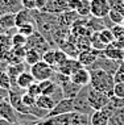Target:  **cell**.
I'll return each mask as SVG.
<instances>
[{
	"mask_svg": "<svg viewBox=\"0 0 124 125\" xmlns=\"http://www.w3.org/2000/svg\"><path fill=\"white\" fill-rule=\"evenodd\" d=\"M91 80H90V86L92 88L102 91V92L108 94L110 96L113 95V87H115V79L113 75L108 74L107 71L102 69H91Z\"/></svg>",
	"mask_w": 124,
	"mask_h": 125,
	"instance_id": "obj_1",
	"label": "cell"
},
{
	"mask_svg": "<svg viewBox=\"0 0 124 125\" xmlns=\"http://www.w3.org/2000/svg\"><path fill=\"white\" fill-rule=\"evenodd\" d=\"M89 88H90V84L82 87V90L79 91V94L73 99L75 112L87 115V116H90V115L94 112V109L91 108V105H90V103H89Z\"/></svg>",
	"mask_w": 124,
	"mask_h": 125,
	"instance_id": "obj_2",
	"label": "cell"
},
{
	"mask_svg": "<svg viewBox=\"0 0 124 125\" xmlns=\"http://www.w3.org/2000/svg\"><path fill=\"white\" fill-rule=\"evenodd\" d=\"M29 71H31V74L34 76L36 82H42V80L52 79L57 70L54 67H52L50 65H48L46 62H44V61H40L36 65L31 66Z\"/></svg>",
	"mask_w": 124,
	"mask_h": 125,
	"instance_id": "obj_3",
	"label": "cell"
},
{
	"mask_svg": "<svg viewBox=\"0 0 124 125\" xmlns=\"http://www.w3.org/2000/svg\"><path fill=\"white\" fill-rule=\"evenodd\" d=\"M110 99H111V96H110L108 94L98 91V90L92 88V87L90 86V88H89V103H90V105H91V108L94 111L103 109V108L110 103Z\"/></svg>",
	"mask_w": 124,
	"mask_h": 125,
	"instance_id": "obj_4",
	"label": "cell"
},
{
	"mask_svg": "<svg viewBox=\"0 0 124 125\" xmlns=\"http://www.w3.org/2000/svg\"><path fill=\"white\" fill-rule=\"evenodd\" d=\"M122 63L123 62H120V61H113V59L107 58L103 53H100L98 59L95 61V63H94L89 70H91V69H102V70H104V71H107L108 74H111V75H115L116 71L119 70V67L122 66Z\"/></svg>",
	"mask_w": 124,
	"mask_h": 125,
	"instance_id": "obj_5",
	"label": "cell"
},
{
	"mask_svg": "<svg viewBox=\"0 0 124 125\" xmlns=\"http://www.w3.org/2000/svg\"><path fill=\"white\" fill-rule=\"evenodd\" d=\"M50 46H52V45L49 43L48 40H46L45 37L38 32V30H36L32 36L28 37V41H26V46H25V48L26 49H36L37 52L44 54V53L48 52L49 49H52Z\"/></svg>",
	"mask_w": 124,
	"mask_h": 125,
	"instance_id": "obj_6",
	"label": "cell"
},
{
	"mask_svg": "<svg viewBox=\"0 0 124 125\" xmlns=\"http://www.w3.org/2000/svg\"><path fill=\"white\" fill-rule=\"evenodd\" d=\"M0 117L8 120L11 124H17L20 119V113L12 107L9 100L1 99L0 100Z\"/></svg>",
	"mask_w": 124,
	"mask_h": 125,
	"instance_id": "obj_7",
	"label": "cell"
},
{
	"mask_svg": "<svg viewBox=\"0 0 124 125\" xmlns=\"http://www.w3.org/2000/svg\"><path fill=\"white\" fill-rule=\"evenodd\" d=\"M91 16L98 19H104L111 11V4L108 0H90Z\"/></svg>",
	"mask_w": 124,
	"mask_h": 125,
	"instance_id": "obj_8",
	"label": "cell"
},
{
	"mask_svg": "<svg viewBox=\"0 0 124 125\" xmlns=\"http://www.w3.org/2000/svg\"><path fill=\"white\" fill-rule=\"evenodd\" d=\"M25 91H13V90H9V96H8V100L9 103L12 104V107L17 111L19 113H23V115H29V108L23 103V94Z\"/></svg>",
	"mask_w": 124,
	"mask_h": 125,
	"instance_id": "obj_9",
	"label": "cell"
},
{
	"mask_svg": "<svg viewBox=\"0 0 124 125\" xmlns=\"http://www.w3.org/2000/svg\"><path fill=\"white\" fill-rule=\"evenodd\" d=\"M102 53L100 50H96V49H90V50H83V52H79L78 57H77V59L81 62V65L83 67H86V69H90L94 63H95V61L98 59L99 54Z\"/></svg>",
	"mask_w": 124,
	"mask_h": 125,
	"instance_id": "obj_10",
	"label": "cell"
},
{
	"mask_svg": "<svg viewBox=\"0 0 124 125\" xmlns=\"http://www.w3.org/2000/svg\"><path fill=\"white\" fill-rule=\"evenodd\" d=\"M70 112H75L73 99H62L61 101H58V103L56 104V107L49 112L48 117L58 116V115H65V113H70Z\"/></svg>",
	"mask_w": 124,
	"mask_h": 125,
	"instance_id": "obj_11",
	"label": "cell"
},
{
	"mask_svg": "<svg viewBox=\"0 0 124 125\" xmlns=\"http://www.w3.org/2000/svg\"><path fill=\"white\" fill-rule=\"evenodd\" d=\"M70 79H71L74 83L85 87V86H89L90 84V80H91V73H90L89 69L82 67V69L77 70L75 73H73L71 75H70Z\"/></svg>",
	"mask_w": 124,
	"mask_h": 125,
	"instance_id": "obj_12",
	"label": "cell"
},
{
	"mask_svg": "<svg viewBox=\"0 0 124 125\" xmlns=\"http://www.w3.org/2000/svg\"><path fill=\"white\" fill-rule=\"evenodd\" d=\"M36 24V19H34V15H33V9H25V8H21L19 12H16V28L24 25V24Z\"/></svg>",
	"mask_w": 124,
	"mask_h": 125,
	"instance_id": "obj_13",
	"label": "cell"
},
{
	"mask_svg": "<svg viewBox=\"0 0 124 125\" xmlns=\"http://www.w3.org/2000/svg\"><path fill=\"white\" fill-rule=\"evenodd\" d=\"M26 63L25 62H20L16 63V65H8V69H7V73H8L9 78H11V88H15L16 86V79L21 73L26 71Z\"/></svg>",
	"mask_w": 124,
	"mask_h": 125,
	"instance_id": "obj_14",
	"label": "cell"
},
{
	"mask_svg": "<svg viewBox=\"0 0 124 125\" xmlns=\"http://www.w3.org/2000/svg\"><path fill=\"white\" fill-rule=\"evenodd\" d=\"M61 88H62L65 99H74V97L79 94V91L82 90V86L74 83L71 79H70V80H68V82L61 84Z\"/></svg>",
	"mask_w": 124,
	"mask_h": 125,
	"instance_id": "obj_15",
	"label": "cell"
},
{
	"mask_svg": "<svg viewBox=\"0 0 124 125\" xmlns=\"http://www.w3.org/2000/svg\"><path fill=\"white\" fill-rule=\"evenodd\" d=\"M82 67L83 66L81 65V62H79L77 58H69L62 66H59L58 69H57V71H59V73L65 74V75H69L70 76L73 73H75L77 70L82 69Z\"/></svg>",
	"mask_w": 124,
	"mask_h": 125,
	"instance_id": "obj_16",
	"label": "cell"
},
{
	"mask_svg": "<svg viewBox=\"0 0 124 125\" xmlns=\"http://www.w3.org/2000/svg\"><path fill=\"white\" fill-rule=\"evenodd\" d=\"M107 58L113 59V61H120V62H124V50L119 49L118 46H115L113 43L106 46L104 50L102 52Z\"/></svg>",
	"mask_w": 124,
	"mask_h": 125,
	"instance_id": "obj_17",
	"label": "cell"
},
{
	"mask_svg": "<svg viewBox=\"0 0 124 125\" xmlns=\"http://www.w3.org/2000/svg\"><path fill=\"white\" fill-rule=\"evenodd\" d=\"M34 82H36V79L31 74V71H24L17 76V79H16V86H17L19 88L26 91Z\"/></svg>",
	"mask_w": 124,
	"mask_h": 125,
	"instance_id": "obj_18",
	"label": "cell"
},
{
	"mask_svg": "<svg viewBox=\"0 0 124 125\" xmlns=\"http://www.w3.org/2000/svg\"><path fill=\"white\" fill-rule=\"evenodd\" d=\"M12 28H16V13L8 12L0 15V29L7 32Z\"/></svg>",
	"mask_w": 124,
	"mask_h": 125,
	"instance_id": "obj_19",
	"label": "cell"
},
{
	"mask_svg": "<svg viewBox=\"0 0 124 125\" xmlns=\"http://www.w3.org/2000/svg\"><path fill=\"white\" fill-rule=\"evenodd\" d=\"M108 121H110V116L103 109L94 111L90 115V123H91V125H108Z\"/></svg>",
	"mask_w": 124,
	"mask_h": 125,
	"instance_id": "obj_20",
	"label": "cell"
},
{
	"mask_svg": "<svg viewBox=\"0 0 124 125\" xmlns=\"http://www.w3.org/2000/svg\"><path fill=\"white\" fill-rule=\"evenodd\" d=\"M38 86H40L41 95H48V96H50V95H52V94L56 91V88L59 86V84H57L53 79H48V80L38 82Z\"/></svg>",
	"mask_w": 124,
	"mask_h": 125,
	"instance_id": "obj_21",
	"label": "cell"
},
{
	"mask_svg": "<svg viewBox=\"0 0 124 125\" xmlns=\"http://www.w3.org/2000/svg\"><path fill=\"white\" fill-rule=\"evenodd\" d=\"M36 105L50 112L56 107V101L48 95H40V96H37V100H36Z\"/></svg>",
	"mask_w": 124,
	"mask_h": 125,
	"instance_id": "obj_22",
	"label": "cell"
},
{
	"mask_svg": "<svg viewBox=\"0 0 124 125\" xmlns=\"http://www.w3.org/2000/svg\"><path fill=\"white\" fill-rule=\"evenodd\" d=\"M40 61H42V54L41 53L37 52L36 49H26L25 59H24V62L26 63V65L33 66L37 62H40Z\"/></svg>",
	"mask_w": 124,
	"mask_h": 125,
	"instance_id": "obj_23",
	"label": "cell"
},
{
	"mask_svg": "<svg viewBox=\"0 0 124 125\" xmlns=\"http://www.w3.org/2000/svg\"><path fill=\"white\" fill-rule=\"evenodd\" d=\"M108 125H124V107L115 109V112L110 117Z\"/></svg>",
	"mask_w": 124,
	"mask_h": 125,
	"instance_id": "obj_24",
	"label": "cell"
},
{
	"mask_svg": "<svg viewBox=\"0 0 124 125\" xmlns=\"http://www.w3.org/2000/svg\"><path fill=\"white\" fill-rule=\"evenodd\" d=\"M99 33V38H100V41L103 42V45L104 46H108V45H111V43L115 41V37H113V33H112V30L111 29H108V28H104V29H102Z\"/></svg>",
	"mask_w": 124,
	"mask_h": 125,
	"instance_id": "obj_25",
	"label": "cell"
},
{
	"mask_svg": "<svg viewBox=\"0 0 124 125\" xmlns=\"http://www.w3.org/2000/svg\"><path fill=\"white\" fill-rule=\"evenodd\" d=\"M75 12L78 13L81 17L90 16V15H91V5H90V0H81Z\"/></svg>",
	"mask_w": 124,
	"mask_h": 125,
	"instance_id": "obj_26",
	"label": "cell"
},
{
	"mask_svg": "<svg viewBox=\"0 0 124 125\" xmlns=\"http://www.w3.org/2000/svg\"><path fill=\"white\" fill-rule=\"evenodd\" d=\"M108 17L112 21L113 25H122L123 21H124V13L122 11L111 8V11H110V13H108Z\"/></svg>",
	"mask_w": 124,
	"mask_h": 125,
	"instance_id": "obj_27",
	"label": "cell"
},
{
	"mask_svg": "<svg viewBox=\"0 0 124 125\" xmlns=\"http://www.w3.org/2000/svg\"><path fill=\"white\" fill-rule=\"evenodd\" d=\"M26 41H28V37L23 36L21 33H16L12 36V48H25L26 46Z\"/></svg>",
	"mask_w": 124,
	"mask_h": 125,
	"instance_id": "obj_28",
	"label": "cell"
},
{
	"mask_svg": "<svg viewBox=\"0 0 124 125\" xmlns=\"http://www.w3.org/2000/svg\"><path fill=\"white\" fill-rule=\"evenodd\" d=\"M42 61L46 62L48 65H50L52 67H54L57 70V65H56V50L54 49H49L46 53L42 54Z\"/></svg>",
	"mask_w": 124,
	"mask_h": 125,
	"instance_id": "obj_29",
	"label": "cell"
},
{
	"mask_svg": "<svg viewBox=\"0 0 124 125\" xmlns=\"http://www.w3.org/2000/svg\"><path fill=\"white\" fill-rule=\"evenodd\" d=\"M17 32L21 33V34L25 36V37H29V36H32L33 33L36 32V24H32V22H29V24H24V25L19 26Z\"/></svg>",
	"mask_w": 124,
	"mask_h": 125,
	"instance_id": "obj_30",
	"label": "cell"
},
{
	"mask_svg": "<svg viewBox=\"0 0 124 125\" xmlns=\"http://www.w3.org/2000/svg\"><path fill=\"white\" fill-rule=\"evenodd\" d=\"M69 58L70 57L63 52L62 49H56V65H57V69H58L59 66H62Z\"/></svg>",
	"mask_w": 124,
	"mask_h": 125,
	"instance_id": "obj_31",
	"label": "cell"
},
{
	"mask_svg": "<svg viewBox=\"0 0 124 125\" xmlns=\"http://www.w3.org/2000/svg\"><path fill=\"white\" fill-rule=\"evenodd\" d=\"M0 48L11 50L12 49V37L7 33H0Z\"/></svg>",
	"mask_w": 124,
	"mask_h": 125,
	"instance_id": "obj_32",
	"label": "cell"
},
{
	"mask_svg": "<svg viewBox=\"0 0 124 125\" xmlns=\"http://www.w3.org/2000/svg\"><path fill=\"white\" fill-rule=\"evenodd\" d=\"M0 88L11 90V78L7 71H0Z\"/></svg>",
	"mask_w": 124,
	"mask_h": 125,
	"instance_id": "obj_33",
	"label": "cell"
},
{
	"mask_svg": "<svg viewBox=\"0 0 124 125\" xmlns=\"http://www.w3.org/2000/svg\"><path fill=\"white\" fill-rule=\"evenodd\" d=\"M36 100H37V97L33 96V95H31V94H28L26 91H25L24 94H23V103H24L28 108L36 105Z\"/></svg>",
	"mask_w": 124,
	"mask_h": 125,
	"instance_id": "obj_34",
	"label": "cell"
},
{
	"mask_svg": "<svg viewBox=\"0 0 124 125\" xmlns=\"http://www.w3.org/2000/svg\"><path fill=\"white\" fill-rule=\"evenodd\" d=\"M112 33H113V37L115 40H120V38H124V25H113L112 28Z\"/></svg>",
	"mask_w": 124,
	"mask_h": 125,
	"instance_id": "obj_35",
	"label": "cell"
},
{
	"mask_svg": "<svg viewBox=\"0 0 124 125\" xmlns=\"http://www.w3.org/2000/svg\"><path fill=\"white\" fill-rule=\"evenodd\" d=\"M110 104L113 107V108H122L124 107V99H122V97H118V96H115V95H112L111 96V99H110Z\"/></svg>",
	"mask_w": 124,
	"mask_h": 125,
	"instance_id": "obj_36",
	"label": "cell"
},
{
	"mask_svg": "<svg viewBox=\"0 0 124 125\" xmlns=\"http://www.w3.org/2000/svg\"><path fill=\"white\" fill-rule=\"evenodd\" d=\"M113 95L124 99V82L115 83V87H113Z\"/></svg>",
	"mask_w": 124,
	"mask_h": 125,
	"instance_id": "obj_37",
	"label": "cell"
},
{
	"mask_svg": "<svg viewBox=\"0 0 124 125\" xmlns=\"http://www.w3.org/2000/svg\"><path fill=\"white\" fill-rule=\"evenodd\" d=\"M26 92L28 94H31V95H33V96H40L41 95V91H40V86H38V82H34L32 84L31 87H29L28 90H26Z\"/></svg>",
	"mask_w": 124,
	"mask_h": 125,
	"instance_id": "obj_38",
	"label": "cell"
},
{
	"mask_svg": "<svg viewBox=\"0 0 124 125\" xmlns=\"http://www.w3.org/2000/svg\"><path fill=\"white\" fill-rule=\"evenodd\" d=\"M21 5L25 9H36V0H21Z\"/></svg>",
	"mask_w": 124,
	"mask_h": 125,
	"instance_id": "obj_39",
	"label": "cell"
},
{
	"mask_svg": "<svg viewBox=\"0 0 124 125\" xmlns=\"http://www.w3.org/2000/svg\"><path fill=\"white\" fill-rule=\"evenodd\" d=\"M9 55H11V50H7V49H1V48H0V61H1V62H7V63H8Z\"/></svg>",
	"mask_w": 124,
	"mask_h": 125,
	"instance_id": "obj_40",
	"label": "cell"
},
{
	"mask_svg": "<svg viewBox=\"0 0 124 125\" xmlns=\"http://www.w3.org/2000/svg\"><path fill=\"white\" fill-rule=\"evenodd\" d=\"M46 3H48V0H36V9L41 11L44 7L46 5Z\"/></svg>",
	"mask_w": 124,
	"mask_h": 125,
	"instance_id": "obj_41",
	"label": "cell"
},
{
	"mask_svg": "<svg viewBox=\"0 0 124 125\" xmlns=\"http://www.w3.org/2000/svg\"><path fill=\"white\" fill-rule=\"evenodd\" d=\"M8 65H9V63L1 62V61H0V71H7V69H8Z\"/></svg>",
	"mask_w": 124,
	"mask_h": 125,
	"instance_id": "obj_42",
	"label": "cell"
},
{
	"mask_svg": "<svg viewBox=\"0 0 124 125\" xmlns=\"http://www.w3.org/2000/svg\"><path fill=\"white\" fill-rule=\"evenodd\" d=\"M0 125H13V124H11L8 120H5V119H1V117H0Z\"/></svg>",
	"mask_w": 124,
	"mask_h": 125,
	"instance_id": "obj_43",
	"label": "cell"
},
{
	"mask_svg": "<svg viewBox=\"0 0 124 125\" xmlns=\"http://www.w3.org/2000/svg\"><path fill=\"white\" fill-rule=\"evenodd\" d=\"M34 125H44V123H42V120H40V121H37Z\"/></svg>",
	"mask_w": 124,
	"mask_h": 125,
	"instance_id": "obj_44",
	"label": "cell"
},
{
	"mask_svg": "<svg viewBox=\"0 0 124 125\" xmlns=\"http://www.w3.org/2000/svg\"><path fill=\"white\" fill-rule=\"evenodd\" d=\"M120 1H122V3H123V4H124V0H120Z\"/></svg>",
	"mask_w": 124,
	"mask_h": 125,
	"instance_id": "obj_45",
	"label": "cell"
},
{
	"mask_svg": "<svg viewBox=\"0 0 124 125\" xmlns=\"http://www.w3.org/2000/svg\"><path fill=\"white\" fill-rule=\"evenodd\" d=\"M123 25H124V21H123Z\"/></svg>",
	"mask_w": 124,
	"mask_h": 125,
	"instance_id": "obj_46",
	"label": "cell"
}]
</instances>
